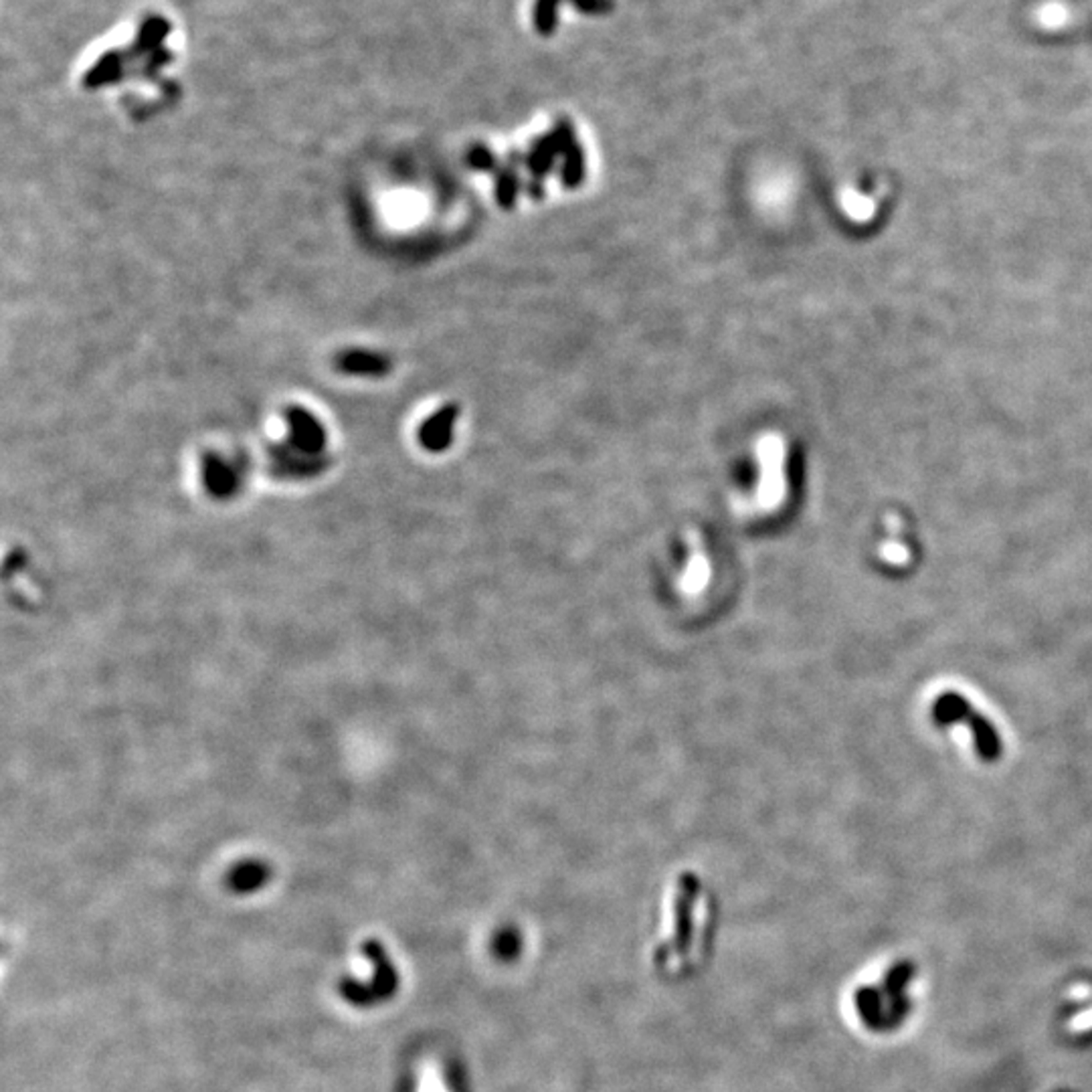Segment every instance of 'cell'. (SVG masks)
Segmentation results:
<instances>
[{
    "instance_id": "6da1fadb",
    "label": "cell",
    "mask_w": 1092,
    "mask_h": 1092,
    "mask_svg": "<svg viewBox=\"0 0 1092 1092\" xmlns=\"http://www.w3.org/2000/svg\"><path fill=\"white\" fill-rule=\"evenodd\" d=\"M933 718L939 726H949L955 722L967 724L975 738V751L983 760H996L1001 755V740L996 726L981 717L961 694L947 692L939 697L933 704Z\"/></svg>"
},
{
    "instance_id": "7a4b0ae2",
    "label": "cell",
    "mask_w": 1092,
    "mask_h": 1092,
    "mask_svg": "<svg viewBox=\"0 0 1092 1092\" xmlns=\"http://www.w3.org/2000/svg\"><path fill=\"white\" fill-rule=\"evenodd\" d=\"M560 0H536L535 25L542 35H551L556 27V5ZM578 10L587 14H607L614 9V0H569Z\"/></svg>"
},
{
    "instance_id": "3957f363",
    "label": "cell",
    "mask_w": 1092,
    "mask_h": 1092,
    "mask_svg": "<svg viewBox=\"0 0 1092 1092\" xmlns=\"http://www.w3.org/2000/svg\"><path fill=\"white\" fill-rule=\"evenodd\" d=\"M288 421L292 429V443L308 454H316L324 448L326 434L312 415L302 409H290Z\"/></svg>"
},
{
    "instance_id": "277c9868",
    "label": "cell",
    "mask_w": 1092,
    "mask_h": 1092,
    "mask_svg": "<svg viewBox=\"0 0 1092 1092\" xmlns=\"http://www.w3.org/2000/svg\"><path fill=\"white\" fill-rule=\"evenodd\" d=\"M340 369L351 374H383L387 371V362L367 353H349L342 356Z\"/></svg>"
},
{
    "instance_id": "5b68a950",
    "label": "cell",
    "mask_w": 1092,
    "mask_h": 1092,
    "mask_svg": "<svg viewBox=\"0 0 1092 1092\" xmlns=\"http://www.w3.org/2000/svg\"><path fill=\"white\" fill-rule=\"evenodd\" d=\"M450 423H452V413L445 411L423 427L421 439L427 448H434V450L443 448V443L448 441V437H450V429H448Z\"/></svg>"
},
{
    "instance_id": "8992f818",
    "label": "cell",
    "mask_w": 1092,
    "mask_h": 1092,
    "mask_svg": "<svg viewBox=\"0 0 1092 1092\" xmlns=\"http://www.w3.org/2000/svg\"><path fill=\"white\" fill-rule=\"evenodd\" d=\"M205 468H207V474H205L207 482L211 484L212 490H225V488L229 490L231 477L233 475H231V472L223 466L217 457H209L205 463Z\"/></svg>"
}]
</instances>
